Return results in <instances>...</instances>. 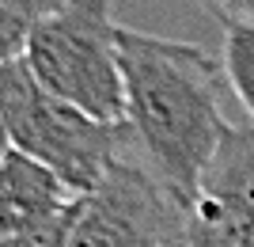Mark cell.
Wrapping results in <instances>:
<instances>
[{
  "label": "cell",
  "instance_id": "9",
  "mask_svg": "<svg viewBox=\"0 0 254 247\" xmlns=\"http://www.w3.org/2000/svg\"><path fill=\"white\" fill-rule=\"evenodd\" d=\"M76 205H80V198H76ZM76 205H68L64 213H57L53 221H46L38 228H27V232H15V236H0V247H68Z\"/></svg>",
  "mask_w": 254,
  "mask_h": 247
},
{
  "label": "cell",
  "instance_id": "7",
  "mask_svg": "<svg viewBox=\"0 0 254 247\" xmlns=\"http://www.w3.org/2000/svg\"><path fill=\"white\" fill-rule=\"evenodd\" d=\"M224 80L254 126V27H224Z\"/></svg>",
  "mask_w": 254,
  "mask_h": 247
},
{
  "label": "cell",
  "instance_id": "6",
  "mask_svg": "<svg viewBox=\"0 0 254 247\" xmlns=\"http://www.w3.org/2000/svg\"><path fill=\"white\" fill-rule=\"evenodd\" d=\"M80 194L42 167L38 160L8 149L0 156V236H15L27 228H38L76 205Z\"/></svg>",
  "mask_w": 254,
  "mask_h": 247
},
{
  "label": "cell",
  "instance_id": "11",
  "mask_svg": "<svg viewBox=\"0 0 254 247\" xmlns=\"http://www.w3.org/2000/svg\"><path fill=\"white\" fill-rule=\"evenodd\" d=\"M8 149H11V145H8V133H4V122H0V156H4Z\"/></svg>",
  "mask_w": 254,
  "mask_h": 247
},
{
  "label": "cell",
  "instance_id": "2",
  "mask_svg": "<svg viewBox=\"0 0 254 247\" xmlns=\"http://www.w3.org/2000/svg\"><path fill=\"white\" fill-rule=\"evenodd\" d=\"M0 122L8 145L50 167L72 194H91L133 145L126 122H95L50 95L19 61L0 65Z\"/></svg>",
  "mask_w": 254,
  "mask_h": 247
},
{
  "label": "cell",
  "instance_id": "8",
  "mask_svg": "<svg viewBox=\"0 0 254 247\" xmlns=\"http://www.w3.org/2000/svg\"><path fill=\"white\" fill-rule=\"evenodd\" d=\"M64 0H0V65L19 61L27 38Z\"/></svg>",
  "mask_w": 254,
  "mask_h": 247
},
{
  "label": "cell",
  "instance_id": "3",
  "mask_svg": "<svg viewBox=\"0 0 254 247\" xmlns=\"http://www.w3.org/2000/svg\"><path fill=\"white\" fill-rule=\"evenodd\" d=\"M114 0H64L27 38L23 65L61 103L95 122H126Z\"/></svg>",
  "mask_w": 254,
  "mask_h": 247
},
{
  "label": "cell",
  "instance_id": "1",
  "mask_svg": "<svg viewBox=\"0 0 254 247\" xmlns=\"http://www.w3.org/2000/svg\"><path fill=\"white\" fill-rule=\"evenodd\" d=\"M126 87V126L144 167L182 213L228 126L220 110L224 65L193 42H175L137 27L118 31Z\"/></svg>",
  "mask_w": 254,
  "mask_h": 247
},
{
  "label": "cell",
  "instance_id": "4",
  "mask_svg": "<svg viewBox=\"0 0 254 247\" xmlns=\"http://www.w3.org/2000/svg\"><path fill=\"white\" fill-rule=\"evenodd\" d=\"M182 209L144 164L118 160L103 183L80 198L68 247H179Z\"/></svg>",
  "mask_w": 254,
  "mask_h": 247
},
{
  "label": "cell",
  "instance_id": "5",
  "mask_svg": "<svg viewBox=\"0 0 254 247\" xmlns=\"http://www.w3.org/2000/svg\"><path fill=\"white\" fill-rule=\"evenodd\" d=\"M179 247H254V126H224Z\"/></svg>",
  "mask_w": 254,
  "mask_h": 247
},
{
  "label": "cell",
  "instance_id": "10",
  "mask_svg": "<svg viewBox=\"0 0 254 247\" xmlns=\"http://www.w3.org/2000/svg\"><path fill=\"white\" fill-rule=\"evenodd\" d=\"M220 27H254V0H193Z\"/></svg>",
  "mask_w": 254,
  "mask_h": 247
}]
</instances>
